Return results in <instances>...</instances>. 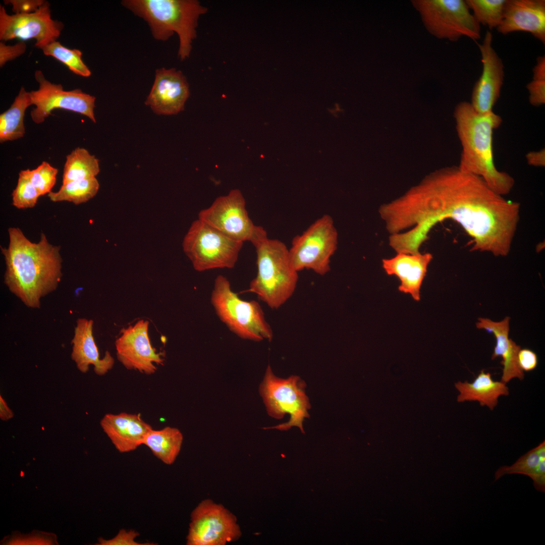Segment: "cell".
I'll return each mask as SVG.
<instances>
[{"label": "cell", "instance_id": "1", "mask_svg": "<svg viewBox=\"0 0 545 545\" xmlns=\"http://www.w3.org/2000/svg\"><path fill=\"white\" fill-rule=\"evenodd\" d=\"M520 204L494 191L480 177L458 167L431 173L404 196L390 202L386 216L395 232L415 226L423 235L452 219L472 238L471 251L505 256L519 220Z\"/></svg>", "mask_w": 545, "mask_h": 545}, {"label": "cell", "instance_id": "2", "mask_svg": "<svg viewBox=\"0 0 545 545\" xmlns=\"http://www.w3.org/2000/svg\"><path fill=\"white\" fill-rule=\"evenodd\" d=\"M8 247H1L6 263L4 283L27 307L39 308L41 298L54 291L62 276L60 246L51 244L43 233L37 243L19 228L8 229Z\"/></svg>", "mask_w": 545, "mask_h": 545}, {"label": "cell", "instance_id": "3", "mask_svg": "<svg viewBox=\"0 0 545 545\" xmlns=\"http://www.w3.org/2000/svg\"><path fill=\"white\" fill-rule=\"evenodd\" d=\"M454 115L462 146L458 168L481 178L497 194L504 196L509 193L515 180L497 169L493 154V132L502 124L501 117L493 111L478 113L466 101L457 104Z\"/></svg>", "mask_w": 545, "mask_h": 545}, {"label": "cell", "instance_id": "4", "mask_svg": "<svg viewBox=\"0 0 545 545\" xmlns=\"http://www.w3.org/2000/svg\"><path fill=\"white\" fill-rule=\"evenodd\" d=\"M121 4L147 22L155 39L166 41L176 32L181 60L189 57L198 18L207 11L196 0H124Z\"/></svg>", "mask_w": 545, "mask_h": 545}, {"label": "cell", "instance_id": "5", "mask_svg": "<svg viewBox=\"0 0 545 545\" xmlns=\"http://www.w3.org/2000/svg\"><path fill=\"white\" fill-rule=\"evenodd\" d=\"M254 247L257 274L248 288L240 293H253L268 307L277 309L295 292L299 272L291 263L289 249L281 241L267 238Z\"/></svg>", "mask_w": 545, "mask_h": 545}, {"label": "cell", "instance_id": "6", "mask_svg": "<svg viewBox=\"0 0 545 545\" xmlns=\"http://www.w3.org/2000/svg\"><path fill=\"white\" fill-rule=\"evenodd\" d=\"M210 300L219 319L239 338L253 342L271 341L272 330L259 303L241 298L225 276L220 275L215 279Z\"/></svg>", "mask_w": 545, "mask_h": 545}, {"label": "cell", "instance_id": "7", "mask_svg": "<svg viewBox=\"0 0 545 545\" xmlns=\"http://www.w3.org/2000/svg\"><path fill=\"white\" fill-rule=\"evenodd\" d=\"M243 243L198 219L192 222L184 238L182 246L193 268L201 272L234 268Z\"/></svg>", "mask_w": 545, "mask_h": 545}, {"label": "cell", "instance_id": "8", "mask_svg": "<svg viewBox=\"0 0 545 545\" xmlns=\"http://www.w3.org/2000/svg\"><path fill=\"white\" fill-rule=\"evenodd\" d=\"M305 382L298 376L292 375L287 378L277 376L268 365L259 392L268 415L276 419L282 418L285 414L290 416L287 422L275 426L264 428L287 430L293 426L300 428L305 433L303 422L309 417L310 408L309 399L305 394Z\"/></svg>", "mask_w": 545, "mask_h": 545}, {"label": "cell", "instance_id": "9", "mask_svg": "<svg viewBox=\"0 0 545 545\" xmlns=\"http://www.w3.org/2000/svg\"><path fill=\"white\" fill-rule=\"evenodd\" d=\"M428 32L437 38L452 41L463 36L480 39V25L464 0H413Z\"/></svg>", "mask_w": 545, "mask_h": 545}, {"label": "cell", "instance_id": "10", "mask_svg": "<svg viewBox=\"0 0 545 545\" xmlns=\"http://www.w3.org/2000/svg\"><path fill=\"white\" fill-rule=\"evenodd\" d=\"M338 243V233L334 220L325 214L294 237L289 249L291 263L298 272L309 269L323 276L331 269V258Z\"/></svg>", "mask_w": 545, "mask_h": 545}, {"label": "cell", "instance_id": "11", "mask_svg": "<svg viewBox=\"0 0 545 545\" xmlns=\"http://www.w3.org/2000/svg\"><path fill=\"white\" fill-rule=\"evenodd\" d=\"M245 205L241 191L233 189L201 210L198 219L235 240L249 241L254 246L267 238V235L263 227L253 224Z\"/></svg>", "mask_w": 545, "mask_h": 545}, {"label": "cell", "instance_id": "12", "mask_svg": "<svg viewBox=\"0 0 545 545\" xmlns=\"http://www.w3.org/2000/svg\"><path fill=\"white\" fill-rule=\"evenodd\" d=\"M241 535L236 517L222 505L202 501L191 515L188 545H224Z\"/></svg>", "mask_w": 545, "mask_h": 545}, {"label": "cell", "instance_id": "13", "mask_svg": "<svg viewBox=\"0 0 545 545\" xmlns=\"http://www.w3.org/2000/svg\"><path fill=\"white\" fill-rule=\"evenodd\" d=\"M34 77L39 84V88L29 93L31 104L35 106L30 113L35 123H43L56 108L77 113L96 123L94 96L85 93L80 89L66 91L61 84H53L46 80L40 70L35 72Z\"/></svg>", "mask_w": 545, "mask_h": 545}, {"label": "cell", "instance_id": "14", "mask_svg": "<svg viewBox=\"0 0 545 545\" xmlns=\"http://www.w3.org/2000/svg\"><path fill=\"white\" fill-rule=\"evenodd\" d=\"M64 28L62 22L51 18L50 4L45 1L35 12L8 14L0 6V40L35 39L39 48L56 41Z\"/></svg>", "mask_w": 545, "mask_h": 545}, {"label": "cell", "instance_id": "15", "mask_svg": "<svg viewBox=\"0 0 545 545\" xmlns=\"http://www.w3.org/2000/svg\"><path fill=\"white\" fill-rule=\"evenodd\" d=\"M149 322L140 319L134 325L123 328L115 341L118 360L128 369L151 374L156 365H163V353L157 352L151 344L149 333Z\"/></svg>", "mask_w": 545, "mask_h": 545}, {"label": "cell", "instance_id": "16", "mask_svg": "<svg viewBox=\"0 0 545 545\" xmlns=\"http://www.w3.org/2000/svg\"><path fill=\"white\" fill-rule=\"evenodd\" d=\"M492 42V33L487 31L482 42L477 44L482 69L473 88L470 103L475 111L481 114L493 111L500 97L504 80L503 62L493 48Z\"/></svg>", "mask_w": 545, "mask_h": 545}, {"label": "cell", "instance_id": "17", "mask_svg": "<svg viewBox=\"0 0 545 545\" xmlns=\"http://www.w3.org/2000/svg\"><path fill=\"white\" fill-rule=\"evenodd\" d=\"M189 95L188 83L182 73L175 68H162L155 71L145 104L157 115H176L184 110Z\"/></svg>", "mask_w": 545, "mask_h": 545}, {"label": "cell", "instance_id": "18", "mask_svg": "<svg viewBox=\"0 0 545 545\" xmlns=\"http://www.w3.org/2000/svg\"><path fill=\"white\" fill-rule=\"evenodd\" d=\"M503 35L530 33L545 44V1L507 0L502 21L496 29Z\"/></svg>", "mask_w": 545, "mask_h": 545}, {"label": "cell", "instance_id": "19", "mask_svg": "<svg viewBox=\"0 0 545 545\" xmlns=\"http://www.w3.org/2000/svg\"><path fill=\"white\" fill-rule=\"evenodd\" d=\"M432 258L429 253H397L393 257L383 259L382 266L387 275L399 279V291L409 294L414 300L418 301L422 284Z\"/></svg>", "mask_w": 545, "mask_h": 545}, {"label": "cell", "instance_id": "20", "mask_svg": "<svg viewBox=\"0 0 545 545\" xmlns=\"http://www.w3.org/2000/svg\"><path fill=\"white\" fill-rule=\"evenodd\" d=\"M100 424L120 453L134 451L143 445L147 434L153 429L142 419L140 414L126 412L106 414L101 419Z\"/></svg>", "mask_w": 545, "mask_h": 545}, {"label": "cell", "instance_id": "21", "mask_svg": "<svg viewBox=\"0 0 545 545\" xmlns=\"http://www.w3.org/2000/svg\"><path fill=\"white\" fill-rule=\"evenodd\" d=\"M93 321L85 318H78L75 327L74 337L71 341L72 351L71 357L78 369L82 373H86L92 365L94 371L102 376L112 369L115 360L108 351H106L103 358H100L97 346L93 335Z\"/></svg>", "mask_w": 545, "mask_h": 545}, {"label": "cell", "instance_id": "22", "mask_svg": "<svg viewBox=\"0 0 545 545\" xmlns=\"http://www.w3.org/2000/svg\"><path fill=\"white\" fill-rule=\"evenodd\" d=\"M510 319L509 316H506L503 320L497 322L480 317L476 323L477 329H484L496 338V345L491 359L494 360L499 356L502 358L501 364L503 368L501 381L505 384L515 377L522 380L524 376L517 360L520 346L509 338Z\"/></svg>", "mask_w": 545, "mask_h": 545}, {"label": "cell", "instance_id": "23", "mask_svg": "<svg viewBox=\"0 0 545 545\" xmlns=\"http://www.w3.org/2000/svg\"><path fill=\"white\" fill-rule=\"evenodd\" d=\"M455 386L460 392L458 402L478 401L481 406H487L490 410L497 406L500 396L509 395L506 384L494 380L491 374L485 372L484 369L480 371L472 383L459 381Z\"/></svg>", "mask_w": 545, "mask_h": 545}, {"label": "cell", "instance_id": "24", "mask_svg": "<svg viewBox=\"0 0 545 545\" xmlns=\"http://www.w3.org/2000/svg\"><path fill=\"white\" fill-rule=\"evenodd\" d=\"M521 474L533 481L535 488L545 492V442L520 457L510 466H502L495 472V481L506 474Z\"/></svg>", "mask_w": 545, "mask_h": 545}, {"label": "cell", "instance_id": "25", "mask_svg": "<svg viewBox=\"0 0 545 545\" xmlns=\"http://www.w3.org/2000/svg\"><path fill=\"white\" fill-rule=\"evenodd\" d=\"M31 105L29 92L22 87L10 107L0 115L1 143L17 140L24 136L25 113Z\"/></svg>", "mask_w": 545, "mask_h": 545}, {"label": "cell", "instance_id": "26", "mask_svg": "<svg viewBox=\"0 0 545 545\" xmlns=\"http://www.w3.org/2000/svg\"><path fill=\"white\" fill-rule=\"evenodd\" d=\"M183 437L177 428L166 426L159 430L152 429L147 434L143 445L167 465L172 464L178 456Z\"/></svg>", "mask_w": 545, "mask_h": 545}, {"label": "cell", "instance_id": "27", "mask_svg": "<svg viewBox=\"0 0 545 545\" xmlns=\"http://www.w3.org/2000/svg\"><path fill=\"white\" fill-rule=\"evenodd\" d=\"M99 172L98 159L86 149L77 147L66 156L62 184L95 177Z\"/></svg>", "mask_w": 545, "mask_h": 545}, {"label": "cell", "instance_id": "28", "mask_svg": "<svg viewBox=\"0 0 545 545\" xmlns=\"http://www.w3.org/2000/svg\"><path fill=\"white\" fill-rule=\"evenodd\" d=\"M99 188L97 179L93 177L63 184L58 191H51L47 196L53 202L69 201L78 205L93 198Z\"/></svg>", "mask_w": 545, "mask_h": 545}, {"label": "cell", "instance_id": "29", "mask_svg": "<svg viewBox=\"0 0 545 545\" xmlns=\"http://www.w3.org/2000/svg\"><path fill=\"white\" fill-rule=\"evenodd\" d=\"M507 0H466L476 21L490 29L501 24Z\"/></svg>", "mask_w": 545, "mask_h": 545}, {"label": "cell", "instance_id": "30", "mask_svg": "<svg viewBox=\"0 0 545 545\" xmlns=\"http://www.w3.org/2000/svg\"><path fill=\"white\" fill-rule=\"evenodd\" d=\"M47 56L54 58L68 67L74 74L88 77L91 72L82 60V52L76 49H69L60 42L54 41L40 48Z\"/></svg>", "mask_w": 545, "mask_h": 545}, {"label": "cell", "instance_id": "31", "mask_svg": "<svg viewBox=\"0 0 545 545\" xmlns=\"http://www.w3.org/2000/svg\"><path fill=\"white\" fill-rule=\"evenodd\" d=\"M29 171L27 169L20 171L17 186L12 194V204L18 209L34 207L40 196L30 181Z\"/></svg>", "mask_w": 545, "mask_h": 545}, {"label": "cell", "instance_id": "32", "mask_svg": "<svg viewBox=\"0 0 545 545\" xmlns=\"http://www.w3.org/2000/svg\"><path fill=\"white\" fill-rule=\"evenodd\" d=\"M58 170L46 161L29 171V178L40 196L48 194L55 185Z\"/></svg>", "mask_w": 545, "mask_h": 545}, {"label": "cell", "instance_id": "33", "mask_svg": "<svg viewBox=\"0 0 545 545\" xmlns=\"http://www.w3.org/2000/svg\"><path fill=\"white\" fill-rule=\"evenodd\" d=\"M139 535L136 531L130 530L127 531L125 529L120 530L118 533L114 538L110 539H105L99 538L98 539L97 544L99 545H141L147 544L140 543L135 540V538Z\"/></svg>", "mask_w": 545, "mask_h": 545}, {"label": "cell", "instance_id": "34", "mask_svg": "<svg viewBox=\"0 0 545 545\" xmlns=\"http://www.w3.org/2000/svg\"><path fill=\"white\" fill-rule=\"evenodd\" d=\"M529 103L534 106L545 103V80L532 79L526 85Z\"/></svg>", "mask_w": 545, "mask_h": 545}, {"label": "cell", "instance_id": "35", "mask_svg": "<svg viewBox=\"0 0 545 545\" xmlns=\"http://www.w3.org/2000/svg\"><path fill=\"white\" fill-rule=\"evenodd\" d=\"M26 44L19 42L13 45H8L0 42V66L3 67L8 61L14 60L23 54L26 51Z\"/></svg>", "mask_w": 545, "mask_h": 545}, {"label": "cell", "instance_id": "36", "mask_svg": "<svg viewBox=\"0 0 545 545\" xmlns=\"http://www.w3.org/2000/svg\"><path fill=\"white\" fill-rule=\"evenodd\" d=\"M517 360L520 368L525 371L533 370L538 364V358L536 353L526 348L520 349L518 354Z\"/></svg>", "mask_w": 545, "mask_h": 545}, {"label": "cell", "instance_id": "37", "mask_svg": "<svg viewBox=\"0 0 545 545\" xmlns=\"http://www.w3.org/2000/svg\"><path fill=\"white\" fill-rule=\"evenodd\" d=\"M6 2V4H11L13 6V11L15 14H18L29 13L35 12L44 3V1L11 0Z\"/></svg>", "mask_w": 545, "mask_h": 545}, {"label": "cell", "instance_id": "38", "mask_svg": "<svg viewBox=\"0 0 545 545\" xmlns=\"http://www.w3.org/2000/svg\"><path fill=\"white\" fill-rule=\"evenodd\" d=\"M528 164L534 167H542L545 165V151L542 148L539 151H530L526 155Z\"/></svg>", "mask_w": 545, "mask_h": 545}, {"label": "cell", "instance_id": "39", "mask_svg": "<svg viewBox=\"0 0 545 545\" xmlns=\"http://www.w3.org/2000/svg\"><path fill=\"white\" fill-rule=\"evenodd\" d=\"M532 79L545 80V56L537 57L536 64L532 69Z\"/></svg>", "mask_w": 545, "mask_h": 545}, {"label": "cell", "instance_id": "40", "mask_svg": "<svg viewBox=\"0 0 545 545\" xmlns=\"http://www.w3.org/2000/svg\"><path fill=\"white\" fill-rule=\"evenodd\" d=\"M14 413L9 407L5 400L0 396V418L2 421H7L13 418Z\"/></svg>", "mask_w": 545, "mask_h": 545}]
</instances>
